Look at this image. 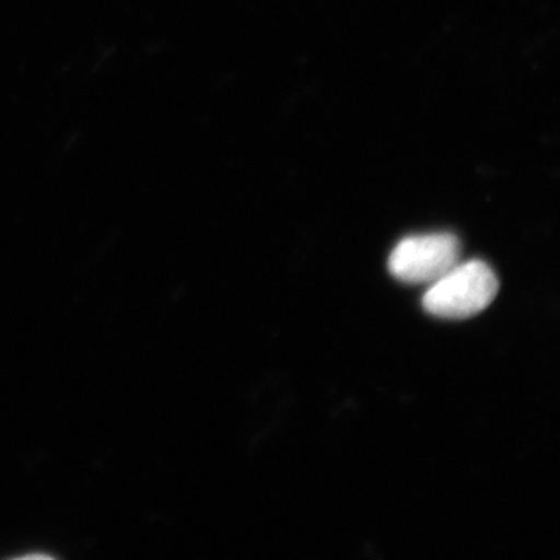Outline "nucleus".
<instances>
[{
  "label": "nucleus",
  "instance_id": "obj_2",
  "mask_svg": "<svg viewBox=\"0 0 560 560\" xmlns=\"http://www.w3.org/2000/svg\"><path fill=\"white\" fill-rule=\"evenodd\" d=\"M460 261L458 237L448 232L412 235L390 253V275L408 285H431Z\"/></svg>",
  "mask_w": 560,
  "mask_h": 560
},
{
  "label": "nucleus",
  "instance_id": "obj_1",
  "mask_svg": "<svg viewBox=\"0 0 560 560\" xmlns=\"http://www.w3.org/2000/svg\"><path fill=\"white\" fill-rule=\"evenodd\" d=\"M500 282L481 260L456 265L429 285L422 305L430 315L444 319H469L485 312L495 300Z\"/></svg>",
  "mask_w": 560,
  "mask_h": 560
}]
</instances>
